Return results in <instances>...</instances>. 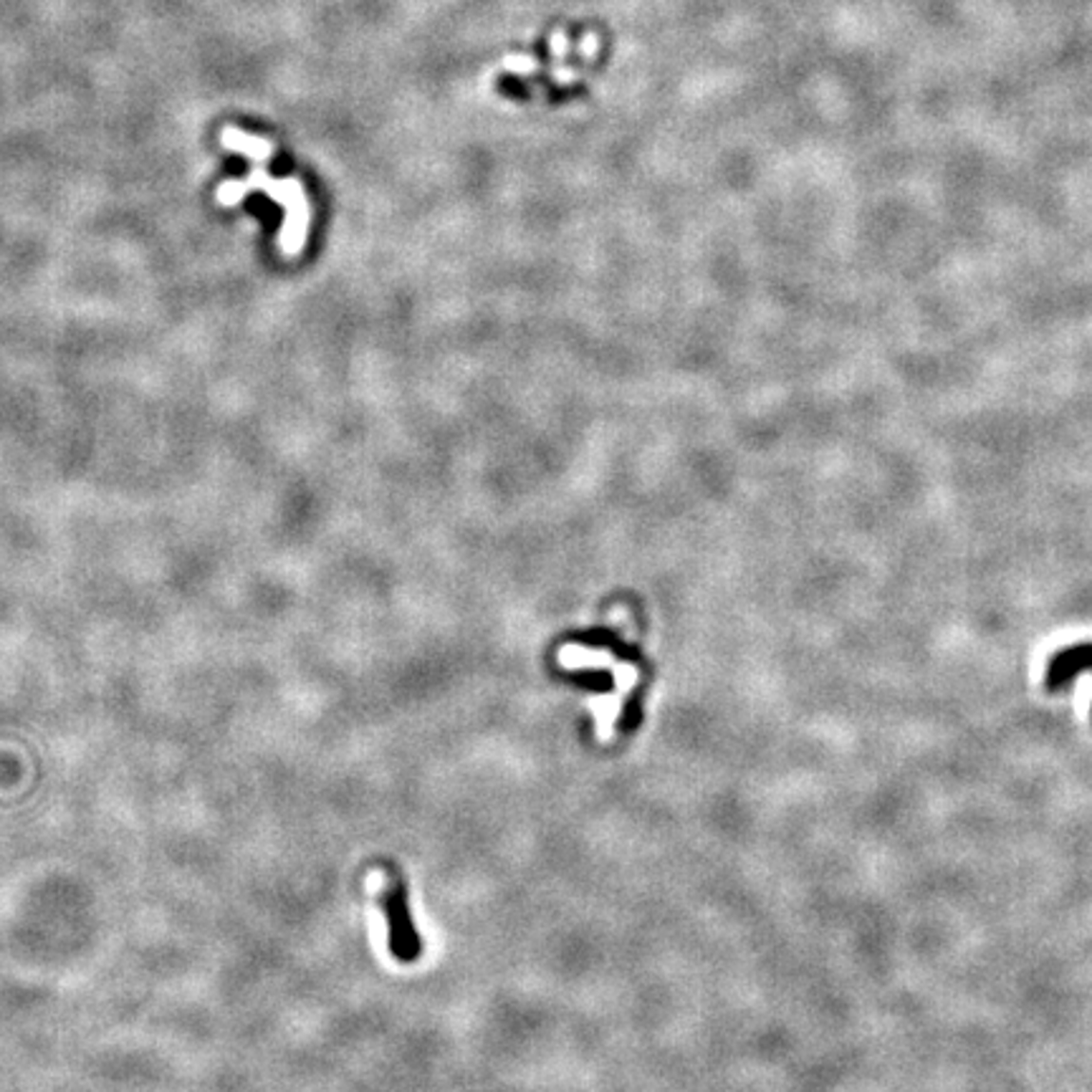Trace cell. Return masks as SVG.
Returning <instances> with one entry per match:
<instances>
[{
    "instance_id": "1",
    "label": "cell",
    "mask_w": 1092,
    "mask_h": 1092,
    "mask_svg": "<svg viewBox=\"0 0 1092 1092\" xmlns=\"http://www.w3.org/2000/svg\"><path fill=\"white\" fill-rule=\"evenodd\" d=\"M250 190H264L287 208V228L281 231L279 246L287 256L302 253L304 241H306V228H309V208H306V195L302 185L296 180H273L264 170H256L246 182H228L218 190L220 205L238 203Z\"/></svg>"
},
{
    "instance_id": "2",
    "label": "cell",
    "mask_w": 1092,
    "mask_h": 1092,
    "mask_svg": "<svg viewBox=\"0 0 1092 1092\" xmlns=\"http://www.w3.org/2000/svg\"><path fill=\"white\" fill-rule=\"evenodd\" d=\"M382 911L390 926V951L398 961H417L420 958V938L415 931L413 916H410V903H407V890L402 882H392V888L382 896Z\"/></svg>"
},
{
    "instance_id": "3",
    "label": "cell",
    "mask_w": 1092,
    "mask_h": 1092,
    "mask_svg": "<svg viewBox=\"0 0 1092 1092\" xmlns=\"http://www.w3.org/2000/svg\"><path fill=\"white\" fill-rule=\"evenodd\" d=\"M1092 663V653H1087V650H1083V653H1072V656H1064L1063 660H1057L1055 668L1049 671V680L1052 683H1063L1064 678H1070L1072 671L1075 668H1085V665Z\"/></svg>"
}]
</instances>
